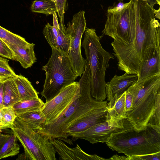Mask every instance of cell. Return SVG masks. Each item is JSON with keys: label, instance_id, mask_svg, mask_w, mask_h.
Here are the masks:
<instances>
[{"label": "cell", "instance_id": "cell-37", "mask_svg": "<svg viewBox=\"0 0 160 160\" xmlns=\"http://www.w3.org/2000/svg\"><path fill=\"white\" fill-rule=\"evenodd\" d=\"M145 0L147 3L151 6L153 8L156 4H158L160 7V0Z\"/></svg>", "mask_w": 160, "mask_h": 160}, {"label": "cell", "instance_id": "cell-34", "mask_svg": "<svg viewBox=\"0 0 160 160\" xmlns=\"http://www.w3.org/2000/svg\"><path fill=\"white\" fill-rule=\"evenodd\" d=\"M9 77V76H6L0 79V110H1L4 107L3 96L4 83L7 79Z\"/></svg>", "mask_w": 160, "mask_h": 160}, {"label": "cell", "instance_id": "cell-5", "mask_svg": "<svg viewBox=\"0 0 160 160\" xmlns=\"http://www.w3.org/2000/svg\"><path fill=\"white\" fill-rule=\"evenodd\" d=\"M51 55L48 62L42 66L46 78L41 92L47 102L57 95L65 87L75 82L78 76L73 71L66 52L52 49Z\"/></svg>", "mask_w": 160, "mask_h": 160}, {"label": "cell", "instance_id": "cell-25", "mask_svg": "<svg viewBox=\"0 0 160 160\" xmlns=\"http://www.w3.org/2000/svg\"><path fill=\"white\" fill-rule=\"evenodd\" d=\"M0 38L9 47L12 45L23 46L28 42L25 39L0 26Z\"/></svg>", "mask_w": 160, "mask_h": 160}, {"label": "cell", "instance_id": "cell-16", "mask_svg": "<svg viewBox=\"0 0 160 160\" xmlns=\"http://www.w3.org/2000/svg\"><path fill=\"white\" fill-rule=\"evenodd\" d=\"M160 46L155 47L140 68L138 81L160 74Z\"/></svg>", "mask_w": 160, "mask_h": 160}, {"label": "cell", "instance_id": "cell-26", "mask_svg": "<svg viewBox=\"0 0 160 160\" xmlns=\"http://www.w3.org/2000/svg\"><path fill=\"white\" fill-rule=\"evenodd\" d=\"M2 125L1 129L11 128L17 117L12 107H3L1 110Z\"/></svg>", "mask_w": 160, "mask_h": 160}, {"label": "cell", "instance_id": "cell-27", "mask_svg": "<svg viewBox=\"0 0 160 160\" xmlns=\"http://www.w3.org/2000/svg\"><path fill=\"white\" fill-rule=\"evenodd\" d=\"M147 126L160 132V92L156 96L154 111Z\"/></svg>", "mask_w": 160, "mask_h": 160}, {"label": "cell", "instance_id": "cell-17", "mask_svg": "<svg viewBox=\"0 0 160 160\" xmlns=\"http://www.w3.org/2000/svg\"><path fill=\"white\" fill-rule=\"evenodd\" d=\"M35 44L28 42L23 46L12 45L9 47L12 53L14 60L18 62L24 68L31 67L37 60L34 52Z\"/></svg>", "mask_w": 160, "mask_h": 160}, {"label": "cell", "instance_id": "cell-14", "mask_svg": "<svg viewBox=\"0 0 160 160\" xmlns=\"http://www.w3.org/2000/svg\"><path fill=\"white\" fill-rule=\"evenodd\" d=\"M108 110L107 107L95 109L88 112L69 126L67 129L68 134L85 130L98 123L105 121Z\"/></svg>", "mask_w": 160, "mask_h": 160}, {"label": "cell", "instance_id": "cell-23", "mask_svg": "<svg viewBox=\"0 0 160 160\" xmlns=\"http://www.w3.org/2000/svg\"><path fill=\"white\" fill-rule=\"evenodd\" d=\"M30 9L32 12L42 13L46 16L57 13L56 5L53 0H34L32 2Z\"/></svg>", "mask_w": 160, "mask_h": 160}, {"label": "cell", "instance_id": "cell-29", "mask_svg": "<svg viewBox=\"0 0 160 160\" xmlns=\"http://www.w3.org/2000/svg\"><path fill=\"white\" fill-rule=\"evenodd\" d=\"M9 60L0 57V74L4 76L14 77L16 74L9 66Z\"/></svg>", "mask_w": 160, "mask_h": 160}, {"label": "cell", "instance_id": "cell-21", "mask_svg": "<svg viewBox=\"0 0 160 160\" xmlns=\"http://www.w3.org/2000/svg\"><path fill=\"white\" fill-rule=\"evenodd\" d=\"M40 98L20 101L12 107L17 116L23 113L40 109L44 104Z\"/></svg>", "mask_w": 160, "mask_h": 160}, {"label": "cell", "instance_id": "cell-36", "mask_svg": "<svg viewBox=\"0 0 160 160\" xmlns=\"http://www.w3.org/2000/svg\"><path fill=\"white\" fill-rule=\"evenodd\" d=\"M107 160H128L127 156H120L117 154L111 157L110 158L107 159Z\"/></svg>", "mask_w": 160, "mask_h": 160}, {"label": "cell", "instance_id": "cell-6", "mask_svg": "<svg viewBox=\"0 0 160 160\" xmlns=\"http://www.w3.org/2000/svg\"><path fill=\"white\" fill-rule=\"evenodd\" d=\"M23 147L26 159L56 160V152L49 139L17 117L10 128Z\"/></svg>", "mask_w": 160, "mask_h": 160}, {"label": "cell", "instance_id": "cell-30", "mask_svg": "<svg viewBox=\"0 0 160 160\" xmlns=\"http://www.w3.org/2000/svg\"><path fill=\"white\" fill-rule=\"evenodd\" d=\"M128 157V160H160V152L150 154L132 156Z\"/></svg>", "mask_w": 160, "mask_h": 160}, {"label": "cell", "instance_id": "cell-15", "mask_svg": "<svg viewBox=\"0 0 160 160\" xmlns=\"http://www.w3.org/2000/svg\"><path fill=\"white\" fill-rule=\"evenodd\" d=\"M60 160H103L107 159L96 155H91L85 152L78 144L75 148L67 146L62 140L54 139L51 141Z\"/></svg>", "mask_w": 160, "mask_h": 160}, {"label": "cell", "instance_id": "cell-38", "mask_svg": "<svg viewBox=\"0 0 160 160\" xmlns=\"http://www.w3.org/2000/svg\"><path fill=\"white\" fill-rule=\"evenodd\" d=\"M2 125V115L1 110H0V131L1 132V128Z\"/></svg>", "mask_w": 160, "mask_h": 160}, {"label": "cell", "instance_id": "cell-1", "mask_svg": "<svg viewBox=\"0 0 160 160\" xmlns=\"http://www.w3.org/2000/svg\"><path fill=\"white\" fill-rule=\"evenodd\" d=\"M154 9L145 0H132V15L135 28L133 42L129 45L111 43L118 69L138 75L139 70L152 49L160 44V25Z\"/></svg>", "mask_w": 160, "mask_h": 160}, {"label": "cell", "instance_id": "cell-7", "mask_svg": "<svg viewBox=\"0 0 160 160\" xmlns=\"http://www.w3.org/2000/svg\"><path fill=\"white\" fill-rule=\"evenodd\" d=\"M131 2L120 13H107L102 32L114 39L112 43L129 45L134 41L135 28L132 15Z\"/></svg>", "mask_w": 160, "mask_h": 160}, {"label": "cell", "instance_id": "cell-19", "mask_svg": "<svg viewBox=\"0 0 160 160\" xmlns=\"http://www.w3.org/2000/svg\"><path fill=\"white\" fill-rule=\"evenodd\" d=\"M20 101L19 94L13 77H9L5 81L4 85V107H12L15 103Z\"/></svg>", "mask_w": 160, "mask_h": 160}, {"label": "cell", "instance_id": "cell-35", "mask_svg": "<svg viewBox=\"0 0 160 160\" xmlns=\"http://www.w3.org/2000/svg\"><path fill=\"white\" fill-rule=\"evenodd\" d=\"M9 135L1 133L0 131V150L8 138Z\"/></svg>", "mask_w": 160, "mask_h": 160}, {"label": "cell", "instance_id": "cell-24", "mask_svg": "<svg viewBox=\"0 0 160 160\" xmlns=\"http://www.w3.org/2000/svg\"><path fill=\"white\" fill-rule=\"evenodd\" d=\"M18 138L14 134L10 135L0 150V159L17 155L20 151Z\"/></svg>", "mask_w": 160, "mask_h": 160}, {"label": "cell", "instance_id": "cell-32", "mask_svg": "<svg viewBox=\"0 0 160 160\" xmlns=\"http://www.w3.org/2000/svg\"><path fill=\"white\" fill-rule=\"evenodd\" d=\"M0 56L7 59L14 60L13 56L12 51L0 38Z\"/></svg>", "mask_w": 160, "mask_h": 160}, {"label": "cell", "instance_id": "cell-11", "mask_svg": "<svg viewBox=\"0 0 160 160\" xmlns=\"http://www.w3.org/2000/svg\"><path fill=\"white\" fill-rule=\"evenodd\" d=\"M81 96L76 99L58 118L49 123L42 124L37 132L47 137L50 141L56 138L72 144V141L68 138V124L80 104Z\"/></svg>", "mask_w": 160, "mask_h": 160}, {"label": "cell", "instance_id": "cell-33", "mask_svg": "<svg viewBox=\"0 0 160 160\" xmlns=\"http://www.w3.org/2000/svg\"><path fill=\"white\" fill-rule=\"evenodd\" d=\"M133 94L132 89L130 87L126 91V93L125 103L126 112L132 110V103Z\"/></svg>", "mask_w": 160, "mask_h": 160}, {"label": "cell", "instance_id": "cell-9", "mask_svg": "<svg viewBox=\"0 0 160 160\" xmlns=\"http://www.w3.org/2000/svg\"><path fill=\"white\" fill-rule=\"evenodd\" d=\"M132 127L127 118L112 121L106 119L105 121L98 123L85 130L69 133L68 135L71 137L73 140L82 139L93 144L99 142L104 143L107 141L112 134Z\"/></svg>", "mask_w": 160, "mask_h": 160}, {"label": "cell", "instance_id": "cell-3", "mask_svg": "<svg viewBox=\"0 0 160 160\" xmlns=\"http://www.w3.org/2000/svg\"><path fill=\"white\" fill-rule=\"evenodd\" d=\"M102 36L97 35L95 30L88 28L82 43L90 66L91 73V94L95 100L103 101L106 98L105 75L108 62L114 56L104 50L100 42Z\"/></svg>", "mask_w": 160, "mask_h": 160}, {"label": "cell", "instance_id": "cell-2", "mask_svg": "<svg viewBox=\"0 0 160 160\" xmlns=\"http://www.w3.org/2000/svg\"><path fill=\"white\" fill-rule=\"evenodd\" d=\"M106 143L128 157L153 153L160 152V132L148 126L139 131L132 127L112 134Z\"/></svg>", "mask_w": 160, "mask_h": 160}, {"label": "cell", "instance_id": "cell-4", "mask_svg": "<svg viewBox=\"0 0 160 160\" xmlns=\"http://www.w3.org/2000/svg\"><path fill=\"white\" fill-rule=\"evenodd\" d=\"M132 92V110L127 118L134 129H146L154 111L157 94L160 92V74L138 81L131 86Z\"/></svg>", "mask_w": 160, "mask_h": 160}, {"label": "cell", "instance_id": "cell-10", "mask_svg": "<svg viewBox=\"0 0 160 160\" xmlns=\"http://www.w3.org/2000/svg\"><path fill=\"white\" fill-rule=\"evenodd\" d=\"M81 96L78 82L75 81L62 88L57 95L45 102L41 108L45 118L44 124L49 123L58 118Z\"/></svg>", "mask_w": 160, "mask_h": 160}, {"label": "cell", "instance_id": "cell-20", "mask_svg": "<svg viewBox=\"0 0 160 160\" xmlns=\"http://www.w3.org/2000/svg\"><path fill=\"white\" fill-rule=\"evenodd\" d=\"M126 91L115 101L113 107L108 110L106 119L110 121H120L127 118L125 108Z\"/></svg>", "mask_w": 160, "mask_h": 160}, {"label": "cell", "instance_id": "cell-8", "mask_svg": "<svg viewBox=\"0 0 160 160\" xmlns=\"http://www.w3.org/2000/svg\"><path fill=\"white\" fill-rule=\"evenodd\" d=\"M85 12L80 11L74 14L71 22L67 23V33L70 39V45L68 55L72 63V69L78 76L83 73L86 60L82 57L81 52V39L86 28Z\"/></svg>", "mask_w": 160, "mask_h": 160}, {"label": "cell", "instance_id": "cell-40", "mask_svg": "<svg viewBox=\"0 0 160 160\" xmlns=\"http://www.w3.org/2000/svg\"><path fill=\"white\" fill-rule=\"evenodd\" d=\"M118 0L119 2H122V1H123V0ZM129 0V1H130L132 0Z\"/></svg>", "mask_w": 160, "mask_h": 160}, {"label": "cell", "instance_id": "cell-12", "mask_svg": "<svg viewBox=\"0 0 160 160\" xmlns=\"http://www.w3.org/2000/svg\"><path fill=\"white\" fill-rule=\"evenodd\" d=\"M53 25L49 23L43 30V35L52 49L62 51L68 54L70 48V39L66 30L62 29L58 22L57 13L52 14Z\"/></svg>", "mask_w": 160, "mask_h": 160}, {"label": "cell", "instance_id": "cell-31", "mask_svg": "<svg viewBox=\"0 0 160 160\" xmlns=\"http://www.w3.org/2000/svg\"><path fill=\"white\" fill-rule=\"evenodd\" d=\"M132 0L128 2L124 3L119 2L117 4L115 3L112 6L109 7L107 10V12L112 13H119L126 8L131 4Z\"/></svg>", "mask_w": 160, "mask_h": 160}, {"label": "cell", "instance_id": "cell-28", "mask_svg": "<svg viewBox=\"0 0 160 160\" xmlns=\"http://www.w3.org/2000/svg\"><path fill=\"white\" fill-rule=\"evenodd\" d=\"M55 2L57 10V14L59 17L60 27L63 29L66 30V27L64 22V16L67 10V0H53Z\"/></svg>", "mask_w": 160, "mask_h": 160}, {"label": "cell", "instance_id": "cell-18", "mask_svg": "<svg viewBox=\"0 0 160 160\" xmlns=\"http://www.w3.org/2000/svg\"><path fill=\"white\" fill-rule=\"evenodd\" d=\"M19 94L21 101L39 98L38 92L28 79L21 74L13 77Z\"/></svg>", "mask_w": 160, "mask_h": 160}, {"label": "cell", "instance_id": "cell-39", "mask_svg": "<svg viewBox=\"0 0 160 160\" xmlns=\"http://www.w3.org/2000/svg\"><path fill=\"white\" fill-rule=\"evenodd\" d=\"M6 76H4L3 75L0 74V79H1V78H3L5 77Z\"/></svg>", "mask_w": 160, "mask_h": 160}, {"label": "cell", "instance_id": "cell-13", "mask_svg": "<svg viewBox=\"0 0 160 160\" xmlns=\"http://www.w3.org/2000/svg\"><path fill=\"white\" fill-rule=\"evenodd\" d=\"M138 79V75L125 72L120 76L115 75L109 82L106 83V97L109 102L107 103L108 109L113 107L116 100L136 83Z\"/></svg>", "mask_w": 160, "mask_h": 160}, {"label": "cell", "instance_id": "cell-22", "mask_svg": "<svg viewBox=\"0 0 160 160\" xmlns=\"http://www.w3.org/2000/svg\"><path fill=\"white\" fill-rule=\"evenodd\" d=\"M37 131L45 122V118L40 109L26 112L17 116Z\"/></svg>", "mask_w": 160, "mask_h": 160}]
</instances>
